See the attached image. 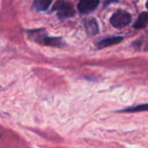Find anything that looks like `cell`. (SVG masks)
Listing matches in <instances>:
<instances>
[{
	"label": "cell",
	"mask_w": 148,
	"mask_h": 148,
	"mask_svg": "<svg viewBox=\"0 0 148 148\" xmlns=\"http://www.w3.org/2000/svg\"><path fill=\"white\" fill-rule=\"evenodd\" d=\"M110 21L114 27L121 29L130 23V22L132 21V16L127 11L120 10L114 12Z\"/></svg>",
	"instance_id": "1"
},
{
	"label": "cell",
	"mask_w": 148,
	"mask_h": 148,
	"mask_svg": "<svg viewBox=\"0 0 148 148\" xmlns=\"http://www.w3.org/2000/svg\"><path fill=\"white\" fill-rule=\"evenodd\" d=\"M99 4V0H84L81 1L78 3V10L82 13L86 14L91 12L96 9Z\"/></svg>",
	"instance_id": "2"
},
{
	"label": "cell",
	"mask_w": 148,
	"mask_h": 148,
	"mask_svg": "<svg viewBox=\"0 0 148 148\" xmlns=\"http://www.w3.org/2000/svg\"><path fill=\"white\" fill-rule=\"evenodd\" d=\"M85 29L89 36H95L99 32L98 23L95 18H89L85 22Z\"/></svg>",
	"instance_id": "3"
},
{
	"label": "cell",
	"mask_w": 148,
	"mask_h": 148,
	"mask_svg": "<svg viewBox=\"0 0 148 148\" xmlns=\"http://www.w3.org/2000/svg\"><path fill=\"white\" fill-rule=\"evenodd\" d=\"M124 38L122 36H114V37H110V38H107L104 39L101 42H99L97 43V47L98 49H104L106 47L111 46V45H114L117 44L119 42H121Z\"/></svg>",
	"instance_id": "4"
},
{
	"label": "cell",
	"mask_w": 148,
	"mask_h": 148,
	"mask_svg": "<svg viewBox=\"0 0 148 148\" xmlns=\"http://www.w3.org/2000/svg\"><path fill=\"white\" fill-rule=\"evenodd\" d=\"M148 23V12H142L140 14L137 21L134 24L135 29H141L144 28Z\"/></svg>",
	"instance_id": "5"
},
{
	"label": "cell",
	"mask_w": 148,
	"mask_h": 148,
	"mask_svg": "<svg viewBox=\"0 0 148 148\" xmlns=\"http://www.w3.org/2000/svg\"><path fill=\"white\" fill-rule=\"evenodd\" d=\"M73 9V5L69 3L58 0L57 2L55 3L53 6V10H57V11H62V10H71Z\"/></svg>",
	"instance_id": "6"
},
{
	"label": "cell",
	"mask_w": 148,
	"mask_h": 148,
	"mask_svg": "<svg viewBox=\"0 0 148 148\" xmlns=\"http://www.w3.org/2000/svg\"><path fill=\"white\" fill-rule=\"evenodd\" d=\"M52 0H36L33 6L37 10H46L51 4Z\"/></svg>",
	"instance_id": "7"
},
{
	"label": "cell",
	"mask_w": 148,
	"mask_h": 148,
	"mask_svg": "<svg viewBox=\"0 0 148 148\" xmlns=\"http://www.w3.org/2000/svg\"><path fill=\"white\" fill-rule=\"evenodd\" d=\"M142 111H148V104H142L132 108H126L122 110L121 112H127V113H136V112H142Z\"/></svg>",
	"instance_id": "8"
},
{
	"label": "cell",
	"mask_w": 148,
	"mask_h": 148,
	"mask_svg": "<svg viewBox=\"0 0 148 148\" xmlns=\"http://www.w3.org/2000/svg\"><path fill=\"white\" fill-rule=\"evenodd\" d=\"M57 16L60 19H64V18H68V17H71V16H75V11L73 9L62 10V11H58Z\"/></svg>",
	"instance_id": "9"
},
{
	"label": "cell",
	"mask_w": 148,
	"mask_h": 148,
	"mask_svg": "<svg viewBox=\"0 0 148 148\" xmlns=\"http://www.w3.org/2000/svg\"><path fill=\"white\" fill-rule=\"evenodd\" d=\"M147 9H148V1H147Z\"/></svg>",
	"instance_id": "10"
},
{
	"label": "cell",
	"mask_w": 148,
	"mask_h": 148,
	"mask_svg": "<svg viewBox=\"0 0 148 148\" xmlns=\"http://www.w3.org/2000/svg\"><path fill=\"white\" fill-rule=\"evenodd\" d=\"M81 1H84V0H81Z\"/></svg>",
	"instance_id": "11"
}]
</instances>
